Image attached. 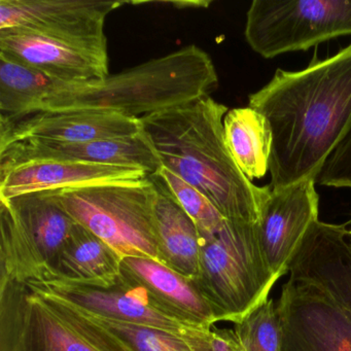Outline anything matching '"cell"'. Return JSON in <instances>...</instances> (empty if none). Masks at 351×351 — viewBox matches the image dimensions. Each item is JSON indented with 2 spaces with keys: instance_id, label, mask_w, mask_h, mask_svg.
Returning a JSON list of instances; mask_svg holds the SVG:
<instances>
[{
  "instance_id": "obj_1",
  "label": "cell",
  "mask_w": 351,
  "mask_h": 351,
  "mask_svg": "<svg viewBox=\"0 0 351 351\" xmlns=\"http://www.w3.org/2000/svg\"><path fill=\"white\" fill-rule=\"evenodd\" d=\"M248 106L270 125V188L317 180L351 133V44L300 71L277 69Z\"/></svg>"
},
{
  "instance_id": "obj_2",
  "label": "cell",
  "mask_w": 351,
  "mask_h": 351,
  "mask_svg": "<svg viewBox=\"0 0 351 351\" xmlns=\"http://www.w3.org/2000/svg\"><path fill=\"white\" fill-rule=\"evenodd\" d=\"M228 108L207 96L139 119L162 166L200 191L228 221L256 223L270 195L232 157L225 139Z\"/></svg>"
},
{
  "instance_id": "obj_3",
  "label": "cell",
  "mask_w": 351,
  "mask_h": 351,
  "mask_svg": "<svg viewBox=\"0 0 351 351\" xmlns=\"http://www.w3.org/2000/svg\"><path fill=\"white\" fill-rule=\"evenodd\" d=\"M217 83L210 56L190 45L106 79L63 85L38 112L110 110L141 119L207 97Z\"/></svg>"
},
{
  "instance_id": "obj_4",
  "label": "cell",
  "mask_w": 351,
  "mask_h": 351,
  "mask_svg": "<svg viewBox=\"0 0 351 351\" xmlns=\"http://www.w3.org/2000/svg\"><path fill=\"white\" fill-rule=\"evenodd\" d=\"M200 237L198 274L191 280L217 322L238 324L269 299L278 280L263 256L256 223L226 219L219 231Z\"/></svg>"
},
{
  "instance_id": "obj_5",
  "label": "cell",
  "mask_w": 351,
  "mask_h": 351,
  "mask_svg": "<svg viewBox=\"0 0 351 351\" xmlns=\"http://www.w3.org/2000/svg\"><path fill=\"white\" fill-rule=\"evenodd\" d=\"M57 202L77 221L123 258L158 261L151 176L53 191Z\"/></svg>"
},
{
  "instance_id": "obj_6",
  "label": "cell",
  "mask_w": 351,
  "mask_h": 351,
  "mask_svg": "<svg viewBox=\"0 0 351 351\" xmlns=\"http://www.w3.org/2000/svg\"><path fill=\"white\" fill-rule=\"evenodd\" d=\"M77 223L53 191L0 200V283L44 279Z\"/></svg>"
},
{
  "instance_id": "obj_7",
  "label": "cell",
  "mask_w": 351,
  "mask_h": 351,
  "mask_svg": "<svg viewBox=\"0 0 351 351\" xmlns=\"http://www.w3.org/2000/svg\"><path fill=\"white\" fill-rule=\"evenodd\" d=\"M346 36H351V0H254L246 14V42L266 59Z\"/></svg>"
},
{
  "instance_id": "obj_8",
  "label": "cell",
  "mask_w": 351,
  "mask_h": 351,
  "mask_svg": "<svg viewBox=\"0 0 351 351\" xmlns=\"http://www.w3.org/2000/svg\"><path fill=\"white\" fill-rule=\"evenodd\" d=\"M0 351H106L27 283H0Z\"/></svg>"
},
{
  "instance_id": "obj_9",
  "label": "cell",
  "mask_w": 351,
  "mask_h": 351,
  "mask_svg": "<svg viewBox=\"0 0 351 351\" xmlns=\"http://www.w3.org/2000/svg\"><path fill=\"white\" fill-rule=\"evenodd\" d=\"M281 351H351V316L315 285L289 276L276 304Z\"/></svg>"
},
{
  "instance_id": "obj_10",
  "label": "cell",
  "mask_w": 351,
  "mask_h": 351,
  "mask_svg": "<svg viewBox=\"0 0 351 351\" xmlns=\"http://www.w3.org/2000/svg\"><path fill=\"white\" fill-rule=\"evenodd\" d=\"M24 283L92 313L167 330L188 338H204L211 330H202L184 322L160 305L147 289L123 276L122 273L116 282L106 287L77 285L59 279Z\"/></svg>"
},
{
  "instance_id": "obj_11",
  "label": "cell",
  "mask_w": 351,
  "mask_h": 351,
  "mask_svg": "<svg viewBox=\"0 0 351 351\" xmlns=\"http://www.w3.org/2000/svg\"><path fill=\"white\" fill-rule=\"evenodd\" d=\"M124 1L0 0V32L17 30L77 42L108 44L106 18Z\"/></svg>"
},
{
  "instance_id": "obj_12",
  "label": "cell",
  "mask_w": 351,
  "mask_h": 351,
  "mask_svg": "<svg viewBox=\"0 0 351 351\" xmlns=\"http://www.w3.org/2000/svg\"><path fill=\"white\" fill-rule=\"evenodd\" d=\"M316 182L305 180L272 190L261 209L256 236L265 261L277 279L291 270L306 234L318 221Z\"/></svg>"
},
{
  "instance_id": "obj_13",
  "label": "cell",
  "mask_w": 351,
  "mask_h": 351,
  "mask_svg": "<svg viewBox=\"0 0 351 351\" xmlns=\"http://www.w3.org/2000/svg\"><path fill=\"white\" fill-rule=\"evenodd\" d=\"M0 56L38 69L64 85L110 75L108 44L5 30L0 32Z\"/></svg>"
},
{
  "instance_id": "obj_14",
  "label": "cell",
  "mask_w": 351,
  "mask_h": 351,
  "mask_svg": "<svg viewBox=\"0 0 351 351\" xmlns=\"http://www.w3.org/2000/svg\"><path fill=\"white\" fill-rule=\"evenodd\" d=\"M139 119L110 110L40 112L13 122L0 123V149L26 141L75 143L134 136Z\"/></svg>"
},
{
  "instance_id": "obj_15",
  "label": "cell",
  "mask_w": 351,
  "mask_h": 351,
  "mask_svg": "<svg viewBox=\"0 0 351 351\" xmlns=\"http://www.w3.org/2000/svg\"><path fill=\"white\" fill-rule=\"evenodd\" d=\"M32 160H67L127 166L147 170L149 176L162 167L143 129L134 136L75 143L26 141L0 149V168Z\"/></svg>"
},
{
  "instance_id": "obj_16",
  "label": "cell",
  "mask_w": 351,
  "mask_h": 351,
  "mask_svg": "<svg viewBox=\"0 0 351 351\" xmlns=\"http://www.w3.org/2000/svg\"><path fill=\"white\" fill-rule=\"evenodd\" d=\"M289 273L322 289L351 316V243L346 225L315 221Z\"/></svg>"
},
{
  "instance_id": "obj_17",
  "label": "cell",
  "mask_w": 351,
  "mask_h": 351,
  "mask_svg": "<svg viewBox=\"0 0 351 351\" xmlns=\"http://www.w3.org/2000/svg\"><path fill=\"white\" fill-rule=\"evenodd\" d=\"M147 176L149 172L141 168L67 160H32L0 168V200L28 193L141 180Z\"/></svg>"
},
{
  "instance_id": "obj_18",
  "label": "cell",
  "mask_w": 351,
  "mask_h": 351,
  "mask_svg": "<svg viewBox=\"0 0 351 351\" xmlns=\"http://www.w3.org/2000/svg\"><path fill=\"white\" fill-rule=\"evenodd\" d=\"M122 275L149 291L160 305L202 330H210L217 322L208 302L191 279L158 261L127 256L122 261Z\"/></svg>"
},
{
  "instance_id": "obj_19",
  "label": "cell",
  "mask_w": 351,
  "mask_h": 351,
  "mask_svg": "<svg viewBox=\"0 0 351 351\" xmlns=\"http://www.w3.org/2000/svg\"><path fill=\"white\" fill-rule=\"evenodd\" d=\"M122 261L116 250L77 223L50 271L40 281L59 279L77 285L106 287L120 277Z\"/></svg>"
},
{
  "instance_id": "obj_20",
  "label": "cell",
  "mask_w": 351,
  "mask_h": 351,
  "mask_svg": "<svg viewBox=\"0 0 351 351\" xmlns=\"http://www.w3.org/2000/svg\"><path fill=\"white\" fill-rule=\"evenodd\" d=\"M151 176L157 188L154 219L158 262L189 279L198 274L201 237L184 209L170 196L161 182Z\"/></svg>"
},
{
  "instance_id": "obj_21",
  "label": "cell",
  "mask_w": 351,
  "mask_h": 351,
  "mask_svg": "<svg viewBox=\"0 0 351 351\" xmlns=\"http://www.w3.org/2000/svg\"><path fill=\"white\" fill-rule=\"evenodd\" d=\"M228 149L248 180L264 178L269 170L272 132L265 117L254 108L229 110L223 119Z\"/></svg>"
},
{
  "instance_id": "obj_22",
  "label": "cell",
  "mask_w": 351,
  "mask_h": 351,
  "mask_svg": "<svg viewBox=\"0 0 351 351\" xmlns=\"http://www.w3.org/2000/svg\"><path fill=\"white\" fill-rule=\"evenodd\" d=\"M63 85L38 69L0 56V123L36 114Z\"/></svg>"
},
{
  "instance_id": "obj_23",
  "label": "cell",
  "mask_w": 351,
  "mask_h": 351,
  "mask_svg": "<svg viewBox=\"0 0 351 351\" xmlns=\"http://www.w3.org/2000/svg\"><path fill=\"white\" fill-rule=\"evenodd\" d=\"M69 304L116 337L127 351H208L209 332L204 338H188L167 330L98 315Z\"/></svg>"
},
{
  "instance_id": "obj_24",
  "label": "cell",
  "mask_w": 351,
  "mask_h": 351,
  "mask_svg": "<svg viewBox=\"0 0 351 351\" xmlns=\"http://www.w3.org/2000/svg\"><path fill=\"white\" fill-rule=\"evenodd\" d=\"M153 176L194 221L200 235L215 233L223 227L225 217L200 191L164 166Z\"/></svg>"
},
{
  "instance_id": "obj_25",
  "label": "cell",
  "mask_w": 351,
  "mask_h": 351,
  "mask_svg": "<svg viewBox=\"0 0 351 351\" xmlns=\"http://www.w3.org/2000/svg\"><path fill=\"white\" fill-rule=\"evenodd\" d=\"M234 330L245 351H281L280 320L272 299L252 310Z\"/></svg>"
},
{
  "instance_id": "obj_26",
  "label": "cell",
  "mask_w": 351,
  "mask_h": 351,
  "mask_svg": "<svg viewBox=\"0 0 351 351\" xmlns=\"http://www.w3.org/2000/svg\"><path fill=\"white\" fill-rule=\"evenodd\" d=\"M319 178L324 186L351 190V133L328 158Z\"/></svg>"
},
{
  "instance_id": "obj_27",
  "label": "cell",
  "mask_w": 351,
  "mask_h": 351,
  "mask_svg": "<svg viewBox=\"0 0 351 351\" xmlns=\"http://www.w3.org/2000/svg\"><path fill=\"white\" fill-rule=\"evenodd\" d=\"M208 351H245L240 343L235 330L217 328L215 326L209 330Z\"/></svg>"
},
{
  "instance_id": "obj_28",
  "label": "cell",
  "mask_w": 351,
  "mask_h": 351,
  "mask_svg": "<svg viewBox=\"0 0 351 351\" xmlns=\"http://www.w3.org/2000/svg\"><path fill=\"white\" fill-rule=\"evenodd\" d=\"M167 5H176L178 9H188V8H207L209 1H166Z\"/></svg>"
},
{
  "instance_id": "obj_29",
  "label": "cell",
  "mask_w": 351,
  "mask_h": 351,
  "mask_svg": "<svg viewBox=\"0 0 351 351\" xmlns=\"http://www.w3.org/2000/svg\"><path fill=\"white\" fill-rule=\"evenodd\" d=\"M349 240H350V243H351V235H349Z\"/></svg>"
},
{
  "instance_id": "obj_30",
  "label": "cell",
  "mask_w": 351,
  "mask_h": 351,
  "mask_svg": "<svg viewBox=\"0 0 351 351\" xmlns=\"http://www.w3.org/2000/svg\"><path fill=\"white\" fill-rule=\"evenodd\" d=\"M349 235H351V229L349 230Z\"/></svg>"
}]
</instances>
